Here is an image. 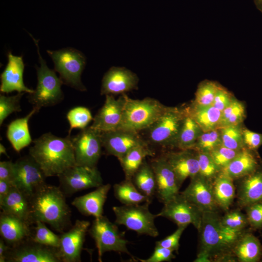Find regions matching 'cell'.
<instances>
[{
  "label": "cell",
  "instance_id": "obj_1",
  "mask_svg": "<svg viewBox=\"0 0 262 262\" xmlns=\"http://www.w3.org/2000/svg\"><path fill=\"white\" fill-rule=\"evenodd\" d=\"M30 222L41 221L63 233L71 224V212L60 187L46 183L29 198Z\"/></svg>",
  "mask_w": 262,
  "mask_h": 262
},
{
  "label": "cell",
  "instance_id": "obj_2",
  "mask_svg": "<svg viewBox=\"0 0 262 262\" xmlns=\"http://www.w3.org/2000/svg\"><path fill=\"white\" fill-rule=\"evenodd\" d=\"M33 142L29 155L38 164L47 178L58 177L76 164L70 135L63 138L48 132Z\"/></svg>",
  "mask_w": 262,
  "mask_h": 262
},
{
  "label": "cell",
  "instance_id": "obj_3",
  "mask_svg": "<svg viewBox=\"0 0 262 262\" xmlns=\"http://www.w3.org/2000/svg\"><path fill=\"white\" fill-rule=\"evenodd\" d=\"M201 250L197 257L215 261H235L232 249L244 232L225 227L217 212H204L200 230Z\"/></svg>",
  "mask_w": 262,
  "mask_h": 262
},
{
  "label": "cell",
  "instance_id": "obj_4",
  "mask_svg": "<svg viewBox=\"0 0 262 262\" xmlns=\"http://www.w3.org/2000/svg\"><path fill=\"white\" fill-rule=\"evenodd\" d=\"M123 95L125 102L123 116L118 130L138 133L141 130L148 129L167 108L153 98L133 99Z\"/></svg>",
  "mask_w": 262,
  "mask_h": 262
},
{
  "label": "cell",
  "instance_id": "obj_5",
  "mask_svg": "<svg viewBox=\"0 0 262 262\" xmlns=\"http://www.w3.org/2000/svg\"><path fill=\"white\" fill-rule=\"evenodd\" d=\"M32 37L37 47L40 66H36L37 86L34 92L29 94L28 99L33 107L39 110L42 107L55 105L63 99L61 86L64 83L60 78L57 76L55 71L48 67L40 53L38 41Z\"/></svg>",
  "mask_w": 262,
  "mask_h": 262
},
{
  "label": "cell",
  "instance_id": "obj_6",
  "mask_svg": "<svg viewBox=\"0 0 262 262\" xmlns=\"http://www.w3.org/2000/svg\"><path fill=\"white\" fill-rule=\"evenodd\" d=\"M116 225L103 215L95 218L89 228L88 232L94 240L98 249L99 262H102L103 254L109 251L126 253L136 261L128 249L129 242L119 231Z\"/></svg>",
  "mask_w": 262,
  "mask_h": 262
},
{
  "label": "cell",
  "instance_id": "obj_7",
  "mask_svg": "<svg viewBox=\"0 0 262 262\" xmlns=\"http://www.w3.org/2000/svg\"><path fill=\"white\" fill-rule=\"evenodd\" d=\"M150 203L146 202L142 205H123L113 207V211L115 216V223L123 225L138 234L156 237L159 235V231L154 221L157 216L150 212Z\"/></svg>",
  "mask_w": 262,
  "mask_h": 262
},
{
  "label": "cell",
  "instance_id": "obj_8",
  "mask_svg": "<svg viewBox=\"0 0 262 262\" xmlns=\"http://www.w3.org/2000/svg\"><path fill=\"white\" fill-rule=\"evenodd\" d=\"M47 51L53 60L55 71L59 74L63 83L81 91L86 90L81 78L86 59L81 51L71 48Z\"/></svg>",
  "mask_w": 262,
  "mask_h": 262
},
{
  "label": "cell",
  "instance_id": "obj_9",
  "mask_svg": "<svg viewBox=\"0 0 262 262\" xmlns=\"http://www.w3.org/2000/svg\"><path fill=\"white\" fill-rule=\"evenodd\" d=\"M187 111L168 107L148 129V138L153 144L173 147L182 125Z\"/></svg>",
  "mask_w": 262,
  "mask_h": 262
},
{
  "label": "cell",
  "instance_id": "obj_10",
  "mask_svg": "<svg viewBox=\"0 0 262 262\" xmlns=\"http://www.w3.org/2000/svg\"><path fill=\"white\" fill-rule=\"evenodd\" d=\"M46 178L38 164L30 155L21 157L14 163L13 185L29 198L46 183Z\"/></svg>",
  "mask_w": 262,
  "mask_h": 262
},
{
  "label": "cell",
  "instance_id": "obj_11",
  "mask_svg": "<svg viewBox=\"0 0 262 262\" xmlns=\"http://www.w3.org/2000/svg\"><path fill=\"white\" fill-rule=\"evenodd\" d=\"M60 187L65 195L73 194L103 184V179L97 167L75 164L58 177Z\"/></svg>",
  "mask_w": 262,
  "mask_h": 262
},
{
  "label": "cell",
  "instance_id": "obj_12",
  "mask_svg": "<svg viewBox=\"0 0 262 262\" xmlns=\"http://www.w3.org/2000/svg\"><path fill=\"white\" fill-rule=\"evenodd\" d=\"M101 132L90 126L71 137L76 164L96 167L100 158L102 143Z\"/></svg>",
  "mask_w": 262,
  "mask_h": 262
},
{
  "label": "cell",
  "instance_id": "obj_13",
  "mask_svg": "<svg viewBox=\"0 0 262 262\" xmlns=\"http://www.w3.org/2000/svg\"><path fill=\"white\" fill-rule=\"evenodd\" d=\"M203 212L187 200L180 193L172 200L164 204L158 217L167 218L178 226L193 225L198 231L200 230Z\"/></svg>",
  "mask_w": 262,
  "mask_h": 262
},
{
  "label": "cell",
  "instance_id": "obj_14",
  "mask_svg": "<svg viewBox=\"0 0 262 262\" xmlns=\"http://www.w3.org/2000/svg\"><path fill=\"white\" fill-rule=\"evenodd\" d=\"M5 257L8 262H62L57 248L35 242L31 237L10 247Z\"/></svg>",
  "mask_w": 262,
  "mask_h": 262
},
{
  "label": "cell",
  "instance_id": "obj_15",
  "mask_svg": "<svg viewBox=\"0 0 262 262\" xmlns=\"http://www.w3.org/2000/svg\"><path fill=\"white\" fill-rule=\"evenodd\" d=\"M90 226L89 221L77 219L68 231L62 233L58 248L62 262L81 261V253Z\"/></svg>",
  "mask_w": 262,
  "mask_h": 262
},
{
  "label": "cell",
  "instance_id": "obj_16",
  "mask_svg": "<svg viewBox=\"0 0 262 262\" xmlns=\"http://www.w3.org/2000/svg\"><path fill=\"white\" fill-rule=\"evenodd\" d=\"M150 164L155 177V196L161 202L165 204L180 193L176 175L164 155L154 158Z\"/></svg>",
  "mask_w": 262,
  "mask_h": 262
},
{
  "label": "cell",
  "instance_id": "obj_17",
  "mask_svg": "<svg viewBox=\"0 0 262 262\" xmlns=\"http://www.w3.org/2000/svg\"><path fill=\"white\" fill-rule=\"evenodd\" d=\"M212 180L199 174L191 179V181L180 194L203 213L217 212L219 208L215 200Z\"/></svg>",
  "mask_w": 262,
  "mask_h": 262
},
{
  "label": "cell",
  "instance_id": "obj_18",
  "mask_svg": "<svg viewBox=\"0 0 262 262\" xmlns=\"http://www.w3.org/2000/svg\"><path fill=\"white\" fill-rule=\"evenodd\" d=\"M124 102L123 94L118 99L106 95L105 102L90 127L101 132L118 130L122 119Z\"/></svg>",
  "mask_w": 262,
  "mask_h": 262
},
{
  "label": "cell",
  "instance_id": "obj_19",
  "mask_svg": "<svg viewBox=\"0 0 262 262\" xmlns=\"http://www.w3.org/2000/svg\"><path fill=\"white\" fill-rule=\"evenodd\" d=\"M101 136L102 147L107 153L118 160L132 148L147 144L138 133L123 130L103 132Z\"/></svg>",
  "mask_w": 262,
  "mask_h": 262
},
{
  "label": "cell",
  "instance_id": "obj_20",
  "mask_svg": "<svg viewBox=\"0 0 262 262\" xmlns=\"http://www.w3.org/2000/svg\"><path fill=\"white\" fill-rule=\"evenodd\" d=\"M8 63L0 75V92L8 94L16 91L18 93H33L34 90L25 86L23 75L24 64L22 56L14 55L8 53Z\"/></svg>",
  "mask_w": 262,
  "mask_h": 262
},
{
  "label": "cell",
  "instance_id": "obj_21",
  "mask_svg": "<svg viewBox=\"0 0 262 262\" xmlns=\"http://www.w3.org/2000/svg\"><path fill=\"white\" fill-rule=\"evenodd\" d=\"M138 79L130 70L123 67H113L104 75L101 95L124 94L137 87Z\"/></svg>",
  "mask_w": 262,
  "mask_h": 262
},
{
  "label": "cell",
  "instance_id": "obj_22",
  "mask_svg": "<svg viewBox=\"0 0 262 262\" xmlns=\"http://www.w3.org/2000/svg\"><path fill=\"white\" fill-rule=\"evenodd\" d=\"M31 224L15 215L1 212L0 234L10 247L18 245L31 237Z\"/></svg>",
  "mask_w": 262,
  "mask_h": 262
},
{
  "label": "cell",
  "instance_id": "obj_23",
  "mask_svg": "<svg viewBox=\"0 0 262 262\" xmlns=\"http://www.w3.org/2000/svg\"><path fill=\"white\" fill-rule=\"evenodd\" d=\"M192 150H181L164 155L174 172L180 187L186 179H191L199 174L197 153Z\"/></svg>",
  "mask_w": 262,
  "mask_h": 262
},
{
  "label": "cell",
  "instance_id": "obj_24",
  "mask_svg": "<svg viewBox=\"0 0 262 262\" xmlns=\"http://www.w3.org/2000/svg\"><path fill=\"white\" fill-rule=\"evenodd\" d=\"M111 185L102 184L96 190L84 195L75 197L71 202L81 214L95 218L103 215V207Z\"/></svg>",
  "mask_w": 262,
  "mask_h": 262
},
{
  "label": "cell",
  "instance_id": "obj_25",
  "mask_svg": "<svg viewBox=\"0 0 262 262\" xmlns=\"http://www.w3.org/2000/svg\"><path fill=\"white\" fill-rule=\"evenodd\" d=\"M243 179L239 185L237 202L241 207L262 201V167Z\"/></svg>",
  "mask_w": 262,
  "mask_h": 262
},
{
  "label": "cell",
  "instance_id": "obj_26",
  "mask_svg": "<svg viewBox=\"0 0 262 262\" xmlns=\"http://www.w3.org/2000/svg\"><path fill=\"white\" fill-rule=\"evenodd\" d=\"M253 151L244 147L220 172L233 180L242 179L253 173L261 166Z\"/></svg>",
  "mask_w": 262,
  "mask_h": 262
},
{
  "label": "cell",
  "instance_id": "obj_27",
  "mask_svg": "<svg viewBox=\"0 0 262 262\" xmlns=\"http://www.w3.org/2000/svg\"><path fill=\"white\" fill-rule=\"evenodd\" d=\"M33 108L25 116L14 120L8 125L6 137L17 152L28 146L32 142L28 122L31 117L39 111L35 107Z\"/></svg>",
  "mask_w": 262,
  "mask_h": 262
},
{
  "label": "cell",
  "instance_id": "obj_28",
  "mask_svg": "<svg viewBox=\"0 0 262 262\" xmlns=\"http://www.w3.org/2000/svg\"><path fill=\"white\" fill-rule=\"evenodd\" d=\"M232 253L239 262H257L262 255V246L252 233L244 232L234 244Z\"/></svg>",
  "mask_w": 262,
  "mask_h": 262
},
{
  "label": "cell",
  "instance_id": "obj_29",
  "mask_svg": "<svg viewBox=\"0 0 262 262\" xmlns=\"http://www.w3.org/2000/svg\"><path fill=\"white\" fill-rule=\"evenodd\" d=\"M0 207L2 212L15 215L32 225L29 198L15 186L0 200Z\"/></svg>",
  "mask_w": 262,
  "mask_h": 262
},
{
  "label": "cell",
  "instance_id": "obj_30",
  "mask_svg": "<svg viewBox=\"0 0 262 262\" xmlns=\"http://www.w3.org/2000/svg\"><path fill=\"white\" fill-rule=\"evenodd\" d=\"M215 200L219 208L228 211L235 196L233 180L219 172L212 181Z\"/></svg>",
  "mask_w": 262,
  "mask_h": 262
},
{
  "label": "cell",
  "instance_id": "obj_31",
  "mask_svg": "<svg viewBox=\"0 0 262 262\" xmlns=\"http://www.w3.org/2000/svg\"><path fill=\"white\" fill-rule=\"evenodd\" d=\"M203 131L187 111L182 125L173 144L181 150L192 149Z\"/></svg>",
  "mask_w": 262,
  "mask_h": 262
},
{
  "label": "cell",
  "instance_id": "obj_32",
  "mask_svg": "<svg viewBox=\"0 0 262 262\" xmlns=\"http://www.w3.org/2000/svg\"><path fill=\"white\" fill-rule=\"evenodd\" d=\"M154 155V152L150 148L148 144L136 147L129 151L118 160L124 172L125 179H131L146 158L153 157Z\"/></svg>",
  "mask_w": 262,
  "mask_h": 262
},
{
  "label": "cell",
  "instance_id": "obj_33",
  "mask_svg": "<svg viewBox=\"0 0 262 262\" xmlns=\"http://www.w3.org/2000/svg\"><path fill=\"white\" fill-rule=\"evenodd\" d=\"M131 180L137 189L151 203L156 195V185L154 171L145 160L134 173Z\"/></svg>",
  "mask_w": 262,
  "mask_h": 262
},
{
  "label": "cell",
  "instance_id": "obj_34",
  "mask_svg": "<svg viewBox=\"0 0 262 262\" xmlns=\"http://www.w3.org/2000/svg\"><path fill=\"white\" fill-rule=\"evenodd\" d=\"M203 132L218 129L222 112L213 105L193 106L188 111Z\"/></svg>",
  "mask_w": 262,
  "mask_h": 262
},
{
  "label": "cell",
  "instance_id": "obj_35",
  "mask_svg": "<svg viewBox=\"0 0 262 262\" xmlns=\"http://www.w3.org/2000/svg\"><path fill=\"white\" fill-rule=\"evenodd\" d=\"M113 189L115 196L123 205L139 204L146 202L150 203L137 189L131 179H125L114 184Z\"/></svg>",
  "mask_w": 262,
  "mask_h": 262
},
{
  "label": "cell",
  "instance_id": "obj_36",
  "mask_svg": "<svg viewBox=\"0 0 262 262\" xmlns=\"http://www.w3.org/2000/svg\"><path fill=\"white\" fill-rule=\"evenodd\" d=\"M245 108L243 103L234 98L231 103L222 112L218 129L232 125H238L244 119Z\"/></svg>",
  "mask_w": 262,
  "mask_h": 262
},
{
  "label": "cell",
  "instance_id": "obj_37",
  "mask_svg": "<svg viewBox=\"0 0 262 262\" xmlns=\"http://www.w3.org/2000/svg\"><path fill=\"white\" fill-rule=\"evenodd\" d=\"M222 145L229 148L240 150L244 147L242 129L238 125L226 126L220 129Z\"/></svg>",
  "mask_w": 262,
  "mask_h": 262
},
{
  "label": "cell",
  "instance_id": "obj_38",
  "mask_svg": "<svg viewBox=\"0 0 262 262\" xmlns=\"http://www.w3.org/2000/svg\"><path fill=\"white\" fill-rule=\"evenodd\" d=\"M34 233L31 239L42 245L58 248L60 246V236L49 229L45 223L37 221L35 223Z\"/></svg>",
  "mask_w": 262,
  "mask_h": 262
},
{
  "label": "cell",
  "instance_id": "obj_39",
  "mask_svg": "<svg viewBox=\"0 0 262 262\" xmlns=\"http://www.w3.org/2000/svg\"><path fill=\"white\" fill-rule=\"evenodd\" d=\"M70 128L68 135L74 129L82 130L87 127L89 123L93 120L92 114L86 107L78 106L71 109L66 115Z\"/></svg>",
  "mask_w": 262,
  "mask_h": 262
},
{
  "label": "cell",
  "instance_id": "obj_40",
  "mask_svg": "<svg viewBox=\"0 0 262 262\" xmlns=\"http://www.w3.org/2000/svg\"><path fill=\"white\" fill-rule=\"evenodd\" d=\"M222 145L220 129L203 132L197 139L193 150L210 153Z\"/></svg>",
  "mask_w": 262,
  "mask_h": 262
},
{
  "label": "cell",
  "instance_id": "obj_41",
  "mask_svg": "<svg viewBox=\"0 0 262 262\" xmlns=\"http://www.w3.org/2000/svg\"><path fill=\"white\" fill-rule=\"evenodd\" d=\"M220 86L211 81L200 83L196 93L195 105L208 106L213 104L216 93Z\"/></svg>",
  "mask_w": 262,
  "mask_h": 262
},
{
  "label": "cell",
  "instance_id": "obj_42",
  "mask_svg": "<svg viewBox=\"0 0 262 262\" xmlns=\"http://www.w3.org/2000/svg\"><path fill=\"white\" fill-rule=\"evenodd\" d=\"M24 93H18L16 95L5 96L0 95V125L12 113L21 111L20 100Z\"/></svg>",
  "mask_w": 262,
  "mask_h": 262
},
{
  "label": "cell",
  "instance_id": "obj_43",
  "mask_svg": "<svg viewBox=\"0 0 262 262\" xmlns=\"http://www.w3.org/2000/svg\"><path fill=\"white\" fill-rule=\"evenodd\" d=\"M199 166V174L213 180L219 173L221 169L215 163L208 152L196 151Z\"/></svg>",
  "mask_w": 262,
  "mask_h": 262
},
{
  "label": "cell",
  "instance_id": "obj_44",
  "mask_svg": "<svg viewBox=\"0 0 262 262\" xmlns=\"http://www.w3.org/2000/svg\"><path fill=\"white\" fill-rule=\"evenodd\" d=\"M221 220L225 227L235 230H244L249 225L246 215L237 210L227 211Z\"/></svg>",
  "mask_w": 262,
  "mask_h": 262
},
{
  "label": "cell",
  "instance_id": "obj_45",
  "mask_svg": "<svg viewBox=\"0 0 262 262\" xmlns=\"http://www.w3.org/2000/svg\"><path fill=\"white\" fill-rule=\"evenodd\" d=\"M240 150L232 149L221 145L209 153L215 163L221 170L236 156Z\"/></svg>",
  "mask_w": 262,
  "mask_h": 262
},
{
  "label": "cell",
  "instance_id": "obj_46",
  "mask_svg": "<svg viewBox=\"0 0 262 262\" xmlns=\"http://www.w3.org/2000/svg\"><path fill=\"white\" fill-rule=\"evenodd\" d=\"M248 224L254 229H262V201L252 203L246 207Z\"/></svg>",
  "mask_w": 262,
  "mask_h": 262
},
{
  "label": "cell",
  "instance_id": "obj_47",
  "mask_svg": "<svg viewBox=\"0 0 262 262\" xmlns=\"http://www.w3.org/2000/svg\"><path fill=\"white\" fill-rule=\"evenodd\" d=\"M186 227L187 226H178L177 229L172 234L161 240L157 241L156 245L178 252L180 239Z\"/></svg>",
  "mask_w": 262,
  "mask_h": 262
},
{
  "label": "cell",
  "instance_id": "obj_48",
  "mask_svg": "<svg viewBox=\"0 0 262 262\" xmlns=\"http://www.w3.org/2000/svg\"><path fill=\"white\" fill-rule=\"evenodd\" d=\"M174 250L171 249L155 245L152 254L146 259L137 258L141 262H170L175 258Z\"/></svg>",
  "mask_w": 262,
  "mask_h": 262
},
{
  "label": "cell",
  "instance_id": "obj_49",
  "mask_svg": "<svg viewBox=\"0 0 262 262\" xmlns=\"http://www.w3.org/2000/svg\"><path fill=\"white\" fill-rule=\"evenodd\" d=\"M242 135L244 147L248 149L255 151L262 145V134L244 129Z\"/></svg>",
  "mask_w": 262,
  "mask_h": 262
},
{
  "label": "cell",
  "instance_id": "obj_50",
  "mask_svg": "<svg viewBox=\"0 0 262 262\" xmlns=\"http://www.w3.org/2000/svg\"><path fill=\"white\" fill-rule=\"evenodd\" d=\"M233 99L228 91L220 86L216 93L212 105L222 112L231 103Z\"/></svg>",
  "mask_w": 262,
  "mask_h": 262
},
{
  "label": "cell",
  "instance_id": "obj_51",
  "mask_svg": "<svg viewBox=\"0 0 262 262\" xmlns=\"http://www.w3.org/2000/svg\"><path fill=\"white\" fill-rule=\"evenodd\" d=\"M13 175L14 163L11 161L0 162V180H7L12 183Z\"/></svg>",
  "mask_w": 262,
  "mask_h": 262
},
{
  "label": "cell",
  "instance_id": "obj_52",
  "mask_svg": "<svg viewBox=\"0 0 262 262\" xmlns=\"http://www.w3.org/2000/svg\"><path fill=\"white\" fill-rule=\"evenodd\" d=\"M13 186V185L11 182L0 180V200L9 193Z\"/></svg>",
  "mask_w": 262,
  "mask_h": 262
},
{
  "label": "cell",
  "instance_id": "obj_53",
  "mask_svg": "<svg viewBox=\"0 0 262 262\" xmlns=\"http://www.w3.org/2000/svg\"><path fill=\"white\" fill-rule=\"evenodd\" d=\"M9 246L1 238L0 239V262H6V254Z\"/></svg>",
  "mask_w": 262,
  "mask_h": 262
},
{
  "label": "cell",
  "instance_id": "obj_54",
  "mask_svg": "<svg viewBox=\"0 0 262 262\" xmlns=\"http://www.w3.org/2000/svg\"><path fill=\"white\" fill-rule=\"evenodd\" d=\"M257 8L262 13V0H253Z\"/></svg>",
  "mask_w": 262,
  "mask_h": 262
},
{
  "label": "cell",
  "instance_id": "obj_55",
  "mask_svg": "<svg viewBox=\"0 0 262 262\" xmlns=\"http://www.w3.org/2000/svg\"><path fill=\"white\" fill-rule=\"evenodd\" d=\"M0 155H1L2 154H3L6 156L8 157V154L6 152V148L1 143L0 144Z\"/></svg>",
  "mask_w": 262,
  "mask_h": 262
}]
</instances>
